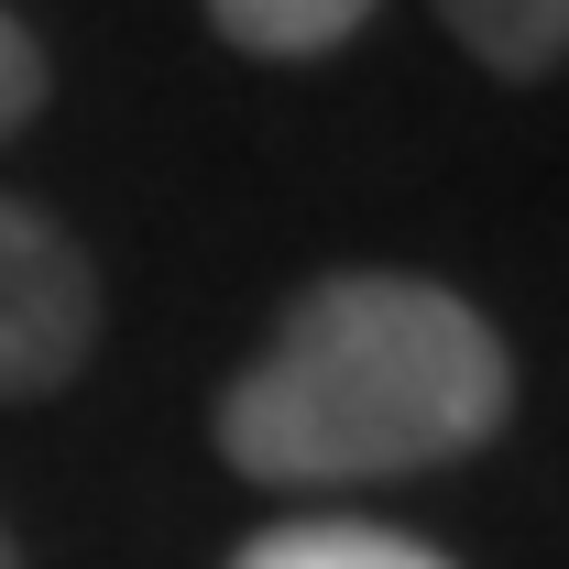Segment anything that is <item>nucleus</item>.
<instances>
[{"instance_id":"nucleus-1","label":"nucleus","mask_w":569,"mask_h":569,"mask_svg":"<svg viewBox=\"0 0 569 569\" xmlns=\"http://www.w3.org/2000/svg\"><path fill=\"white\" fill-rule=\"evenodd\" d=\"M515 417V351L427 274H318L219 395V460L274 493L406 482Z\"/></svg>"},{"instance_id":"nucleus-2","label":"nucleus","mask_w":569,"mask_h":569,"mask_svg":"<svg viewBox=\"0 0 569 569\" xmlns=\"http://www.w3.org/2000/svg\"><path fill=\"white\" fill-rule=\"evenodd\" d=\"M99 351V263L56 209L0 187V406L67 395Z\"/></svg>"},{"instance_id":"nucleus-3","label":"nucleus","mask_w":569,"mask_h":569,"mask_svg":"<svg viewBox=\"0 0 569 569\" xmlns=\"http://www.w3.org/2000/svg\"><path fill=\"white\" fill-rule=\"evenodd\" d=\"M230 569H449L427 537L406 526H361V515H296V526H263L241 537Z\"/></svg>"},{"instance_id":"nucleus-4","label":"nucleus","mask_w":569,"mask_h":569,"mask_svg":"<svg viewBox=\"0 0 569 569\" xmlns=\"http://www.w3.org/2000/svg\"><path fill=\"white\" fill-rule=\"evenodd\" d=\"M438 22L515 88L569 67V0H438Z\"/></svg>"},{"instance_id":"nucleus-5","label":"nucleus","mask_w":569,"mask_h":569,"mask_svg":"<svg viewBox=\"0 0 569 569\" xmlns=\"http://www.w3.org/2000/svg\"><path fill=\"white\" fill-rule=\"evenodd\" d=\"M372 11H383V0H209L219 33H230L241 56H274V67H296V56H340Z\"/></svg>"},{"instance_id":"nucleus-6","label":"nucleus","mask_w":569,"mask_h":569,"mask_svg":"<svg viewBox=\"0 0 569 569\" xmlns=\"http://www.w3.org/2000/svg\"><path fill=\"white\" fill-rule=\"evenodd\" d=\"M44 88H56V67H44L33 22H22V11H0V142H11L33 110H44Z\"/></svg>"},{"instance_id":"nucleus-7","label":"nucleus","mask_w":569,"mask_h":569,"mask_svg":"<svg viewBox=\"0 0 569 569\" xmlns=\"http://www.w3.org/2000/svg\"><path fill=\"white\" fill-rule=\"evenodd\" d=\"M0 569H22V548H11V526H0Z\"/></svg>"}]
</instances>
